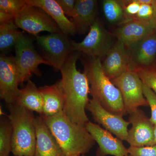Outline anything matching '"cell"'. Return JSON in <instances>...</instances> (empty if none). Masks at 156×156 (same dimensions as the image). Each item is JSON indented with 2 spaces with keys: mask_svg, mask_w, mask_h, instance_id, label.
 <instances>
[{
  "mask_svg": "<svg viewBox=\"0 0 156 156\" xmlns=\"http://www.w3.org/2000/svg\"><path fill=\"white\" fill-rule=\"evenodd\" d=\"M80 54L73 51L60 71L64 94L63 112L73 122L85 126L89 121L86 109L89 101L90 86L86 73L77 69Z\"/></svg>",
  "mask_w": 156,
  "mask_h": 156,
  "instance_id": "6da1fadb",
  "label": "cell"
},
{
  "mask_svg": "<svg viewBox=\"0 0 156 156\" xmlns=\"http://www.w3.org/2000/svg\"><path fill=\"white\" fill-rule=\"evenodd\" d=\"M41 116L66 156L85 155L95 145L86 126L73 122L63 111L51 116Z\"/></svg>",
  "mask_w": 156,
  "mask_h": 156,
  "instance_id": "7a4b0ae2",
  "label": "cell"
},
{
  "mask_svg": "<svg viewBox=\"0 0 156 156\" xmlns=\"http://www.w3.org/2000/svg\"><path fill=\"white\" fill-rule=\"evenodd\" d=\"M83 62L90 92L101 105L112 113L124 115L126 113L119 89L113 83L104 71L101 60L87 56Z\"/></svg>",
  "mask_w": 156,
  "mask_h": 156,
  "instance_id": "3957f363",
  "label": "cell"
},
{
  "mask_svg": "<svg viewBox=\"0 0 156 156\" xmlns=\"http://www.w3.org/2000/svg\"><path fill=\"white\" fill-rule=\"evenodd\" d=\"M12 130L11 153L15 156H34L36 133L32 112L16 103L7 105Z\"/></svg>",
  "mask_w": 156,
  "mask_h": 156,
  "instance_id": "277c9868",
  "label": "cell"
},
{
  "mask_svg": "<svg viewBox=\"0 0 156 156\" xmlns=\"http://www.w3.org/2000/svg\"><path fill=\"white\" fill-rule=\"evenodd\" d=\"M14 57L19 74V85L30 80L33 74L41 75L39 66L49 65L41 55L36 51L31 39L22 35L15 45Z\"/></svg>",
  "mask_w": 156,
  "mask_h": 156,
  "instance_id": "5b68a950",
  "label": "cell"
},
{
  "mask_svg": "<svg viewBox=\"0 0 156 156\" xmlns=\"http://www.w3.org/2000/svg\"><path fill=\"white\" fill-rule=\"evenodd\" d=\"M113 36L96 19L82 41L76 42L71 40L72 51L83 53L88 57L97 58L101 60L104 59L115 44L112 40Z\"/></svg>",
  "mask_w": 156,
  "mask_h": 156,
  "instance_id": "8992f818",
  "label": "cell"
},
{
  "mask_svg": "<svg viewBox=\"0 0 156 156\" xmlns=\"http://www.w3.org/2000/svg\"><path fill=\"white\" fill-rule=\"evenodd\" d=\"M42 57L56 71L61 69L72 51L71 40L62 32L36 36Z\"/></svg>",
  "mask_w": 156,
  "mask_h": 156,
  "instance_id": "52a82bcc",
  "label": "cell"
},
{
  "mask_svg": "<svg viewBox=\"0 0 156 156\" xmlns=\"http://www.w3.org/2000/svg\"><path fill=\"white\" fill-rule=\"evenodd\" d=\"M111 81L122 94L126 113L130 114L140 107L148 105L144 94L142 81L131 68Z\"/></svg>",
  "mask_w": 156,
  "mask_h": 156,
  "instance_id": "ba28073f",
  "label": "cell"
},
{
  "mask_svg": "<svg viewBox=\"0 0 156 156\" xmlns=\"http://www.w3.org/2000/svg\"><path fill=\"white\" fill-rule=\"evenodd\" d=\"M14 22L18 28L37 36L42 31L50 34L61 32L55 21L44 11L29 5L14 18Z\"/></svg>",
  "mask_w": 156,
  "mask_h": 156,
  "instance_id": "9c48e42d",
  "label": "cell"
},
{
  "mask_svg": "<svg viewBox=\"0 0 156 156\" xmlns=\"http://www.w3.org/2000/svg\"><path fill=\"white\" fill-rule=\"evenodd\" d=\"M87 109L98 125L114 134L122 140H127L128 127L130 123L123 118L122 115L115 114L107 110L95 98L89 100Z\"/></svg>",
  "mask_w": 156,
  "mask_h": 156,
  "instance_id": "30bf717a",
  "label": "cell"
},
{
  "mask_svg": "<svg viewBox=\"0 0 156 156\" xmlns=\"http://www.w3.org/2000/svg\"><path fill=\"white\" fill-rule=\"evenodd\" d=\"M128 120L131 128L128 130L126 141L130 146L140 147L156 144L154 125L143 111L137 108L129 114Z\"/></svg>",
  "mask_w": 156,
  "mask_h": 156,
  "instance_id": "8fae6325",
  "label": "cell"
},
{
  "mask_svg": "<svg viewBox=\"0 0 156 156\" xmlns=\"http://www.w3.org/2000/svg\"><path fill=\"white\" fill-rule=\"evenodd\" d=\"M19 74L14 56L0 55V97L7 105L15 103L19 89Z\"/></svg>",
  "mask_w": 156,
  "mask_h": 156,
  "instance_id": "7c38bea8",
  "label": "cell"
},
{
  "mask_svg": "<svg viewBox=\"0 0 156 156\" xmlns=\"http://www.w3.org/2000/svg\"><path fill=\"white\" fill-rule=\"evenodd\" d=\"M85 126L98 145L95 156L128 155V148L123 144L122 140L113 136L109 131L90 121Z\"/></svg>",
  "mask_w": 156,
  "mask_h": 156,
  "instance_id": "4fadbf2b",
  "label": "cell"
},
{
  "mask_svg": "<svg viewBox=\"0 0 156 156\" xmlns=\"http://www.w3.org/2000/svg\"><path fill=\"white\" fill-rule=\"evenodd\" d=\"M156 32L148 20L129 18L120 24L115 34L118 41L122 42L128 50L151 34Z\"/></svg>",
  "mask_w": 156,
  "mask_h": 156,
  "instance_id": "5bb4252c",
  "label": "cell"
},
{
  "mask_svg": "<svg viewBox=\"0 0 156 156\" xmlns=\"http://www.w3.org/2000/svg\"><path fill=\"white\" fill-rule=\"evenodd\" d=\"M130 60L129 50L123 43L117 40L102 62L104 71L112 80L131 68Z\"/></svg>",
  "mask_w": 156,
  "mask_h": 156,
  "instance_id": "9a60e30c",
  "label": "cell"
},
{
  "mask_svg": "<svg viewBox=\"0 0 156 156\" xmlns=\"http://www.w3.org/2000/svg\"><path fill=\"white\" fill-rule=\"evenodd\" d=\"M36 133L34 156H66L41 116L35 118Z\"/></svg>",
  "mask_w": 156,
  "mask_h": 156,
  "instance_id": "2e32d148",
  "label": "cell"
},
{
  "mask_svg": "<svg viewBox=\"0 0 156 156\" xmlns=\"http://www.w3.org/2000/svg\"><path fill=\"white\" fill-rule=\"evenodd\" d=\"M128 50L131 69L152 67L156 55V32L141 40Z\"/></svg>",
  "mask_w": 156,
  "mask_h": 156,
  "instance_id": "e0dca14e",
  "label": "cell"
},
{
  "mask_svg": "<svg viewBox=\"0 0 156 156\" xmlns=\"http://www.w3.org/2000/svg\"><path fill=\"white\" fill-rule=\"evenodd\" d=\"M97 2L95 0H77L71 17L77 33L85 34L89 32L96 20Z\"/></svg>",
  "mask_w": 156,
  "mask_h": 156,
  "instance_id": "ac0fdd59",
  "label": "cell"
},
{
  "mask_svg": "<svg viewBox=\"0 0 156 156\" xmlns=\"http://www.w3.org/2000/svg\"><path fill=\"white\" fill-rule=\"evenodd\" d=\"M26 2L29 5L38 7L44 11L66 35L74 36L77 34L73 23L66 16L55 0H26Z\"/></svg>",
  "mask_w": 156,
  "mask_h": 156,
  "instance_id": "d6986e66",
  "label": "cell"
},
{
  "mask_svg": "<svg viewBox=\"0 0 156 156\" xmlns=\"http://www.w3.org/2000/svg\"><path fill=\"white\" fill-rule=\"evenodd\" d=\"M39 89L44 104L43 114L41 115L51 116L63 111L65 98L61 80L51 86H44Z\"/></svg>",
  "mask_w": 156,
  "mask_h": 156,
  "instance_id": "ffe728a7",
  "label": "cell"
},
{
  "mask_svg": "<svg viewBox=\"0 0 156 156\" xmlns=\"http://www.w3.org/2000/svg\"><path fill=\"white\" fill-rule=\"evenodd\" d=\"M15 103L31 111L43 114L44 104L41 91L30 80L23 89H19Z\"/></svg>",
  "mask_w": 156,
  "mask_h": 156,
  "instance_id": "44dd1931",
  "label": "cell"
},
{
  "mask_svg": "<svg viewBox=\"0 0 156 156\" xmlns=\"http://www.w3.org/2000/svg\"><path fill=\"white\" fill-rule=\"evenodd\" d=\"M14 20L0 24V50L3 53L9 52L15 48L18 40L23 35L18 30Z\"/></svg>",
  "mask_w": 156,
  "mask_h": 156,
  "instance_id": "7402d4cb",
  "label": "cell"
},
{
  "mask_svg": "<svg viewBox=\"0 0 156 156\" xmlns=\"http://www.w3.org/2000/svg\"><path fill=\"white\" fill-rule=\"evenodd\" d=\"M102 6L104 13L109 22L121 24L127 20L124 1L104 0L102 2Z\"/></svg>",
  "mask_w": 156,
  "mask_h": 156,
  "instance_id": "603a6c76",
  "label": "cell"
},
{
  "mask_svg": "<svg viewBox=\"0 0 156 156\" xmlns=\"http://www.w3.org/2000/svg\"><path fill=\"white\" fill-rule=\"evenodd\" d=\"M12 130L8 118L0 121V156H9L12 149Z\"/></svg>",
  "mask_w": 156,
  "mask_h": 156,
  "instance_id": "cb8c5ba5",
  "label": "cell"
},
{
  "mask_svg": "<svg viewBox=\"0 0 156 156\" xmlns=\"http://www.w3.org/2000/svg\"><path fill=\"white\" fill-rule=\"evenodd\" d=\"M134 70L143 83L152 90L156 94V70L152 67L140 68Z\"/></svg>",
  "mask_w": 156,
  "mask_h": 156,
  "instance_id": "d4e9b609",
  "label": "cell"
},
{
  "mask_svg": "<svg viewBox=\"0 0 156 156\" xmlns=\"http://www.w3.org/2000/svg\"><path fill=\"white\" fill-rule=\"evenodd\" d=\"M28 5L26 0H1L0 10L11 14L15 18Z\"/></svg>",
  "mask_w": 156,
  "mask_h": 156,
  "instance_id": "484cf974",
  "label": "cell"
},
{
  "mask_svg": "<svg viewBox=\"0 0 156 156\" xmlns=\"http://www.w3.org/2000/svg\"><path fill=\"white\" fill-rule=\"evenodd\" d=\"M143 90L148 104L151 110V116L149 118L151 122L156 125V94L149 88L143 83Z\"/></svg>",
  "mask_w": 156,
  "mask_h": 156,
  "instance_id": "4316f807",
  "label": "cell"
},
{
  "mask_svg": "<svg viewBox=\"0 0 156 156\" xmlns=\"http://www.w3.org/2000/svg\"><path fill=\"white\" fill-rule=\"evenodd\" d=\"M128 152L130 156H156V144L140 147L130 146Z\"/></svg>",
  "mask_w": 156,
  "mask_h": 156,
  "instance_id": "83f0119b",
  "label": "cell"
},
{
  "mask_svg": "<svg viewBox=\"0 0 156 156\" xmlns=\"http://www.w3.org/2000/svg\"><path fill=\"white\" fill-rule=\"evenodd\" d=\"M125 12L127 20L135 17L138 13L140 4L137 0L124 1Z\"/></svg>",
  "mask_w": 156,
  "mask_h": 156,
  "instance_id": "f1b7e54d",
  "label": "cell"
},
{
  "mask_svg": "<svg viewBox=\"0 0 156 156\" xmlns=\"http://www.w3.org/2000/svg\"><path fill=\"white\" fill-rule=\"evenodd\" d=\"M153 14V8L150 4H141L139 11L135 17L137 19L149 21Z\"/></svg>",
  "mask_w": 156,
  "mask_h": 156,
  "instance_id": "f546056e",
  "label": "cell"
},
{
  "mask_svg": "<svg viewBox=\"0 0 156 156\" xmlns=\"http://www.w3.org/2000/svg\"><path fill=\"white\" fill-rule=\"evenodd\" d=\"M66 17H72L75 7V0H56Z\"/></svg>",
  "mask_w": 156,
  "mask_h": 156,
  "instance_id": "4dcf8cb0",
  "label": "cell"
},
{
  "mask_svg": "<svg viewBox=\"0 0 156 156\" xmlns=\"http://www.w3.org/2000/svg\"><path fill=\"white\" fill-rule=\"evenodd\" d=\"M14 17L11 14L0 10V24L14 20Z\"/></svg>",
  "mask_w": 156,
  "mask_h": 156,
  "instance_id": "1f68e13d",
  "label": "cell"
},
{
  "mask_svg": "<svg viewBox=\"0 0 156 156\" xmlns=\"http://www.w3.org/2000/svg\"><path fill=\"white\" fill-rule=\"evenodd\" d=\"M152 5L153 8V14L149 21L154 30L156 31V0H154Z\"/></svg>",
  "mask_w": 156,
  "mask_h": 156,
  "instance_id": "d6a6232c",
  "label": "cell"
},
{
  "mask_svg": "<svg viewBox=\"0 0 156 156\" xmlns=\"http://www.w3.org/2000/svg\"><path fill=\"white\" fill-rule=\"evenodd\" d=\"M154 141L156 144V125L154 126Z\"/></svg>",
  "mask_w": 156,
  "mask_h": 156,
  "instance_id": "836d02e7",
  "label": "cell"
},
{
  "mask_svg": "<svg viewBox=\"0 0 156 156\" xmlns=\"http://www.w3.org/2000/svg\"><path fill=\"white\" fill-rule=\"evenodd\" d=\"M87 156L86 155H74V156Z\"/></svg>",
  "mask_w": 156,
  "mask_h": 156,
  "instance_id": "e575fe53",
  "label": "cell"
},
{
  "mask_svg": "<svg viewBox=\"0 0 156 156\" xmlns=\"http://www.w3.org/2000/svg\"><path fill=\"white\" fill-rule=\"evenodd\" d=\"M126 156H129V155H128Z\"/></svg>",
  "mask_w": 156,
  "mask_h": 156,
  "instance_id": "d590c367",
  "label": "cell"
},
{
  "mask_svg": "<svg viewBox=\"0 0 156 156\" xmlns=\"http://www.w3.org/2000/svg\"></svg>",
  "mask_w": 156,
  "mask_h": 156,
  "instance_id": "8d00e7d4",
  "label": "cell"
},
{
  "mask_svg": "<svg viewBox=\"0 0 156 156\" xmlns=\"http://www.w3.org/2000/svg\"></svg>",
  "mask_w": 156,
  "mask_h": 156,
  "instance_id": "74e56055",
  "label": "cell"
}]
</instances>
